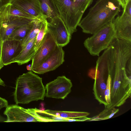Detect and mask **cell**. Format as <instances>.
<instances>
[{"mask_svg":"<svg viewBox=\"0 0 131 131\" xmlns=\"http://www.w3.org/2000/svg\"><path fill=\"white\" fill-rule=\"evenodd\" d=\"M131 58V52L123 47L113 50L111 57L108 72L111 78L110 101L105 108L110 109L124 104L131 95V75L127 73L126 67Z\"/></svg>","mask_w":131,"mask_h":131,"instance_id":"obj_1","label":"cell"},{"mask_svg":"<svg viewBox=\"0 0 131 131\" xmlns=\"http://www.w3.org/2000/svg\"><path fill=\"white\" fill-rule=\"evenodd\" d=\"M121 6L117 0H98L78 25L85 33L93 34L112 21Z\"/></svg>","mask_w":131,"mask_h":131,"instance_id":"obj_2","label":"cell"},{"mask_svg":"<svg viewBox=\"0 0 131 131\" xmlns=\"http://www.w3.org/2000/svg\"><path fill=\"white\" fill-rule=\"evenodd\" d=\"M42 80L31 71L19 76L16 79L13 93L16 104H27L32 101L43 100L46 89Z\"/></svg>","mask_w":131,"mask_h":131,"instance_id":"obj_3","label":"cell"},{"mask_svg":"<svg viewBox=\"0 0 131 131\" xmlns=\"http://www.w3.org/2000/svg\"><path fill=\"white\" fill-rule=\"evenodd\" d=\"M110 57V50L108 48L98 58L95 68L89 73V76L94 79L93 90L95 98L100 104L104 105L105 108L108 106L104 94L108 74Z\"/></svg>","mask_w":131,"mask_h":131,"instance_id":"obj_4","label":"cell"},{"mask_svg":"<svg viewBox=\"0 0 131 131\" xmlns=\"http://www.w3.org/2000/svg\"><path fill=\"white\" fill-rule=\"evenodd\" d=\"M116 31L112 21L104 26L86 38L83 44L90 54L99 56L100 53L108 48L115 38Z\"/></svg>","mask_w":131,"mask_h":131,"instance_id":"obj_5","label":"cell"},{"mask_svg":"<svg viewBox=\"0 0 131 131\" xmlns=\"http://www.w3.org/2000/svg\"><path fill=\"white\" fill-rule=\"evenodd\" d=\"M56 13L62 19L70 34L77 31V0H50Z\"/></svg>","mask_w":131,"mask_h":131,"instance_id":"obj_6","label":"cell"},{"mask_svg":"<svg viewBox=\"0 0 131 131\" xmlns=\"http://www.w3.org/2000/svg\"><path fill=\"white\" fill-rule=\"evenodd\" d=\"M11 5L9 3L0 8V34L3 41L8 39L9 35L16 29L35 19L11 15L10 13Z\"/></svg>","mask_w":131,"mask_h":131,"instance_id":"obj_7","label":"cell"},{"mask_svg":"<svg viewBox=\"0 0 131 131\" xmlns=\"http://www.w3.org/2000/svg\"><path fill=\"white\" fill-rule=\"evenodd\" d=\"M36 108L26 109L16 104L8 105L4 112L7 117L5 122H44L37 113Z\"/></svg>","mask_w":131,"mask_h":131,"instance_id":"obj_8","label":"cell"},{"mask_svg":"<svg viewBox=\"0 0 131 131\" xmlns=\"http://www.w3.org/2000/svg\"><path fill=\"white\" fill-rule=\"evenodd\" d=\"M131 0L126 2L121 15L113 20L115 38L131 43Z\"/></svg>","mask_w":131,"mask_h":131,"instance_id":"obj_9","label":"cell"},{"mask_svg":"<svg viewBox=\"0 0 131 131\" xmlns=\"http://www.w3.org/2000/svg\"><path fill=\"white\" fill-rule=\"evenodd\" d=\"M72 83L65 76H58L45 87L47 97L64 99L71 92Z\"/></svg>","mask_w":131,"mask_h":131,"instance_id":"obj_10","label":"cell"},{"mask_svg":"<svg viewBox=\"0 0 131 131\" xmlns=\"http://www.w3.org/2000/svg\"><path fill=\"white\" fill-rule=\"evenodd\" d=\"M48 30L51 33L58 46L64 47L70 42L71 35L64 22L56 16L47 22Z\"/></svg>","mask_w":131,"mask_h":131,"instance_id":"obj_11","label":"cell"},{"mask_svg":"<svg viewBox=\"0 0 131 131\" xmlns=\"http://www.w3.org/2000/svg\"><path fill=\"white\" fill-rule=\"evenodd\" d=\"M36 112L45 120V122L75 121L74 118L87 116L90 113L83 112L60 111L47 110H41L36 109Z\"/></svg>","mask_w":131,"mask_h":131,"instance_id":"obj_12","label":"cell"},{"mask_svg":"<svg viewBox=\"0 0 131 131\" xmlns=\"http://www.w3.org/2000/svg\"><path fill=\"white\" fill-rule=\"evenodd\" d=\"M64 52L62 47L58 45L39 66L31 71L41 74L53 70L63 63L64 61Z\"/></svg>","mask_w":131,"mask_h":131,"instance_id":"obj_13","label":"cell"},{"mask_svg":"<svg viewBox=\"0 0 131 131\" xmlns=\"http://www.w3.org/2000/svg\"><path fill=\"white\" fill-rule=\"evenodd\" d=\"M57 46L52 35L47 30L42 44L32 59L31 71L39 66Z\"/></svg>","mask_w":131,"mask_h":131,"instance_id":"obj_14","label":"cell"},{"mask_svg":"<svg viewBox=\"0 0 131 131\" xmlns=\"http://www.w3.org/2000/svg\"><path fill=\"white\" fill-rule=\"evenodd\" d=\"M10 3L14 7L36 19L42 20H47L39 0H12Z\"/></svg>","mask_w":131,"mask_h":131,"instance_id":"obj_15","label":"cell"},{"mask_svg":"<svg viewBox=\"0 0 131 131\" xmlns=\"http://www.w3.org/2000/svg\"><path fill=\"white\" fill-rule=\"evenodd\" d=\"M22 48L20 41L8 39L3 41L2 59L4 65L11 64L12 60L19 54Z\"/></svg>","mask_w":131,"mask_h":131,"instance_id":"obj_16","label":"cell"},{"mask_svg":"<svg viewBox=\"0 0 131 131\" xmlns=\"http://www.w3.org/2000/svg\"><path fill=\"white\" fill-rule=\"evenodd\" d=\"M35 39L36 38L31 40L23 47L19 54L12 60L11 64L16 62L20 65L32 60L36 52L34 49Z\"/></svg>","mask_w":131,"mask_h":131,"instance_id":"obj_17","label":"cell"},{"mask_svg":"<svg viewBox=\"0 0 131 131\" xmlns=\"http://www.w3.org/2000/svg\"><path fill=\"white\" fill-rule=\"evenodd\" d=\"M33 21L16 29L9 35L8 39H15L21 41L31 29Z\"/></svg>","mask_w":131,"mask_h":131,"instance_id":"obj_18","label":"cell"},{"mask_svg":"<svg viewBox=\"0 0 131 131\" xmlns=\"http://www.w3.org/2000/svg\"><path fill=\"white\" fill-rule=\"evenodd\" d=\"M44 20L37 19H34L33 21V26L27 35L21 41L23 47L31 40L36 38L39 31L42 22Z\"/></svg>","mask_w":131,"mask_h":131,"instance_id":"obj_19","label":"cell"},{"mask_svg":"<svg viewBox=\"0 0 131 131\" xmlns=\"http://www.w3.org/2000/svg\"><path fill=\"white\" fill-rule=\"evenodd\" d=\"M44 14L46 16L47 21L57 16L51 4L50 0H39Z\"/></svg>","mask_w":131,"mask_h":131,"instance_id":"obj_20","label":"cell"},{"mask_svg":"<svg viewBox=\"0 0 131 131\" xmlns=\"http://www.w3.org/2000/svg\"><path fill=\"white\" fill-rule=\"evenodd\" d=\"M47 20L42 23L39 32L36 38L34 44V49L36 52L42 44L47 31Z\"/></svg>","mask_w":131,"mask_h":131,"instance_id":"obj_21","label":"cell"},{"mask_svg":"<svg viewBox=\"0 0 131 131\" xmlns=\"http://www.w3.org/2000/svg\"><path fill=\"white\" fill-rule=\"evenodd\" d=\"M119 111L118 109L113 108L110 109L105 108L99 114L90 118L89 121H99L109 119L112 117Z\"/></svg>","mask_w":131,"mask_h":131,"instance_id":"obj_22","label":"cell"},{"mask_svg":"<svg viewBox=\"0 0 131 131\" xmlns=\"http://www.w3.org/2000/svg\"><path fill=\"white\" fill-rule=\"evenodd\" d=\"M10 13L11 15L17 17L36 19L29 14L14 7L12 4L10 8Z\"/></svg>","mask_w":131,"mask_h":131,"instance_id":"obj_23","label":"cell"},{"mask_svg":"<svg viewBox=\"0 0 131 131\" xmlns=\"http://www.w3.org/2000/svg\"><path fill=\"white\" fill-rule=\"evenodd\" d=\"M111 87V78L108 72V74L106 82V87L104 94L105 99L108 104L107 106L109 104L110 101Z\"/></svg>","mask_w":131,"mask_h":131,"instance_id":"obj_24","label":"cell"},{"mask_svg":"<svg viewBox=\"0 0 131 131\" xmlns=\"http://www.w3.org/2000/svg\"><path fill=\"white\" fill-rule=\"evenodd\" d=\"M8 106V101L0 97V110L3 107H7Z\"/></svg>","mask_w":131,"mask_h":131,"instance_id":"obj_25","label":"cell"},{"mask_svg":"<svg viewBox=\"0 0 131 131\" xmlns=\"http://www.w3.org/2000/svg\"><path fill=\"white\" fill-rule=\"evenodd\" d=\"M3 42L1 35L0 34V70L3 67L2 59V48Z\"/></svg>","mask_w":131,"mask_h":131,"instance_id":"obj_26","label":"cell"},{"mask_svg":"<svg viewBox=\"0 0 131 131\" xmlns=\"http://www.w3.org/2000/svg\"><path fill=\"white\" fill-rule=\"evenodd\" d=\"M12 0H0V8L10 3Z\"/></svg>","mask_w":131,"mask_h":131,"instance_id":"obj_27","label":"cell"},{"mask_svg":"<svg viewBox=\"0 0 131 131\" xmlns=\"http://www.w3.org/2000/svg\"><path fill=\"white\" fill-rule=\"evenodd\" d=\"M119 1L121 3V6L123 8H124L126 4V3L125 2V0H119Z\"/></svg>","mask_w":131,"mask_h":131,"instance_id":"obj_28","label":"cell"},{"mask_svg":"<svg viewBox=\"0 0 131 131\" xmlns=\"http://www.w3.org/2000/svg\"><path fill=\"white\" fill-rule=\"evenodd\" d=\"M0 85H2L3 86H5V83L0 78Z\"/></svg>","mask_w":131,"mask_h":131,"instance_id":"obj_29","label":"cell"},{"mask_svg":"<svg viewBox=\"0 0 131 131\" xmlns=\"http://www.w3.org/2000/svg\"><path fill=\"white\" fill-rule=\"evenodd\" d=\"M26 68L29 71H31V65L30 64L27 65L26 66Z\"/></svg>","mask_w":131,"mask_h":131,"instance_id":"obj_30","label":"cell"},{"mask_svg":"<svg viewBox=\"0 0 131 131\" xmlns=\"http://www.w3.org/2000/svg\"><path fill=\"white\" fill-rule=\"evenodd\" d=\"M126 3L127 2L128 0H124Z\"/></svg>","mask_w":131,"mask_h":131,"instance_id":"obj_31","label":"cell"},{"mask_svg":"<svg viewBox=\"0 0 131 131\" xmlns=\"http://www.w3.org/2000/svg\"><path fill=\"white\" fill-rule=\"evenodd\" d=\"M117 0L119 2V0Z\"/></svg>","mask_w":131,"mask_h":131,"instance_id":"obj_32","label":"cell"}]
</instances>
